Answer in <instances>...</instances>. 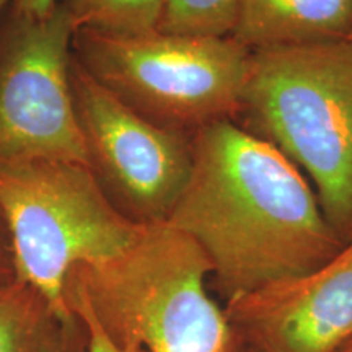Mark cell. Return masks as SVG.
Instances as JSON below:
<instances>
[{
  "instance_id": "obj_1",
  "label": "cell",
  "mask_w": 352,
  "mask_h": 352,
  "mask_svg": "<svg viewBox=\"0 0 352 352\" xmlns=\"http://www.w3.org/2000/svg\"><path fill=\"white\" fill-rule=\"evenodd\" d=\"M191 151L166 223L201 246L226 305L318 270L346 246L300 170L233 120L192 132Z\"/></svg>"
},
{
  "instance_id": "obj_2",
  "label": "cell",
  "mask_w": 352,
  "mask_h": 352,
  "mask_svg": "<svg viewBox=\"0 0 352 352\" xmlns=\"http://www.w3.org/2000/svg\"><path fill=\"white\" fill-rule=\"evenodd\" d=\"M212 264L170 223L145 226L126 252L69 271L64 300L114 344L144 352H241L243 346L208 292Z\"/></svg>"
},
{
  "instance_id": "obj_3",
  "label": "cell",
  "mask_w": 352,
  "mask_h": 352,
  "mask_svg": "<svg viewBox=\"0 0 352 352\" xmlns=\"http://www.w3.org/2000/svg\"><path fill=\"white\" fill-rule=\"evenodd\" d=\"M241 127L314 184L334 232L352 240V41L250 51Z\"/></svg>"
},
{
  "instance_id": "obj_4",
  "label": "cell",
  "mask_w": 352,
  "mask_h": 352,
  "mask_svg": "<svg viewBox=\"0 0 352 352\" xmlns=\"http://www.w3.org/2000/svg\"><path fill=\"white\" fill-rule=\"evenodd\" d=\"M0 212L10 235L15 277L33 285L65 320L69 271L111 259L139 239L145 226L126 217L90 166L33 160L0 166Z\"/></svg>"
},
{
  "instance_id": "obj_5",
  "label": "cell",
  "mask_w": 352,
  "mask_h": 352,
  "mask_svg": "<svg viewBox=\"0 0 352 352\" xmlns=\"http://www.w3.org/2000/svg\"><path fill=\"white\" fill-rule=\"evenodd\" d=\"M76 39L83 67L158 126L192 135L239 116L250 51L232 36H114L80 30Z\"/></svg>"
},
{
  "instance_id": "obj_6",
  "label": "cell",
  "mask_w": 352,
  "mask_h": 352,
  "mask_svg": "<svg viewBox=\"0 0 352 352\" xmlns=\"http://www.w3.org/2000/svg\"><path fill=\"white\" fill-rule=\"evenodd\" d=\"M76 33L60 2L44 19L19 13L3 33L0 166L33 160L90 166L70 83V44Z\"/></svg>"
},
{
  "instance_id": "obj_7",
  "label": "cell",
  "mask_w": 352,
  "mask_h": 352,
  "mask_svg": "<svg viewBox=\"0 0 352 352\" xmlns=\"http://www.w3.org/2000/svg\"><path fill=\"white\" fill-rule=\"evenodd\" d=\"M70 83L88 164L103 191L140 226L166 222L191 173V135L144 118L74 57Z\"/></svg>"
},
{
  "instance_id": "obj_8",
  "label": "cell",
  "mask_w": 352,
  "mask_h": 352,
  "mask_svg": "<svg viewBox=\"0 0 352 352\" xmlns=\"http://www.w3.org/2000/svg\"><path fill=\"white\" fill-rule=\"evenodd\" d=\"M243 349L338 352L352 341V240L331 261L228 302Z\"/></svg>"
},
{
  "instance_id": "obj_9",
  "label": "cell",
  "mask_w": 352,
  "mask_h": 352,
  "mask_svg": "<svg viewBox=\"0 0 352 352\" xmlns=\"http://www.w3.org/2000/svg\"><path fill=\"white\" fill-rule=\"evenodd\" d=\"M352 0H240L232 38L248 51L349 39Z\"/></svg>"
},
{
  "instance_id": "obj_10",
  "label": "cell",
  "mask_w": 352,
  "mask_h": 352,
  "mask_svg": "<svg viewBox=\"0 0 352 352\" xmlns=\"http://www.w3.org/2000/svg\"><path fill=\"white\" fill-rule=\"evenodd\" d=\"M85 323L65 320L33 285L0 283V352H88Z\"/></svg>"
},
{
  "instance_id": "obj_11",
  "label": "cell",
  "mask_w": 352,
  "mask_h": 352,
  "mask_svg": "<svg viewBox=\"0 0 352 352\" xmlns=\"http://www.w3.org/2000/svg\"><path fill=\"white\" fill-rule=\"evenodd\" d=\"M77 32L90 30L114 36L158 32L165 0H63Z\"/></svg>"
},
{
  "instance_id": "obj_12",
  "label": "cell",
  "mask_w": 352,
  "mask_h": 352,
  "mask_svg": "<svg viewBox=\"0 0 352 352\" xmlns=\"http://www.w3.org/2000/svg\"><path fill=\"white\" fill-rule=\"evenodd\" d=\"M240 0H165L158 32L228 38L235 30Z\"/></svg>"
},
{
  "instance_id": "obj_13",
  "label": "cell",
  "mask_w": 352,
  "mask_h": 352,
  "mask_svg": "<svg viewBox=\"0 0 352 352\" xmlns=\"http://www.w3.org/2000/svg\"><path fill=\"white\" fill-rule=\"evenodd\" d=\"M10 279H15V263H13L10 235L3 215L0 212V283H7Z\"/></svg>"
},
{
  "instance_id": "obj_14",
  "label": "cell",
  "mask_w": 352,
  "mask_h": 352,
  "mask_svg": "<svg viewBox=\"0 0 352 352\" xmlns=\"http://www.w3.org/2000/svg\"><path fill=\"white\" fill-rule=\"evenodd\" d=\"M78 318V316H77ZM88 329V336H90V344H88V352H144L140 349H132V347H120L109 340L101 329L96 327L91 320L80 318Z\"/></svg>"
},
{
  "instance_id": "obj_15",
  "label": "cell",
  "mask_w": 352,
  "mask_h": 352,
  "mask_svg": "<svg viewBox=\"0 0 352 352\" xmlns=\"http://www.w3.org/2000/svg\"><path fill=\"white\" fill-rule=\"evenodd\" d=\"M16 12L30 19H44L54 10L57 0H15Z\"/></svg>"
},
{
  "instance_id": "obj_16",
  "label": "cell",
  "mask_w": 352,
  "mask_h": 352,
  "mask_svg": "<svg viewBox=\"0 0 352 352\" xmlns=\"http://www.w3.org/2000/svg\"><path fill=\"white\" fill-rule=\"evenodd\" d=\"M338 352H352V341H349V342H347V344H346V346H342V347H341V349H340V351H338Z\"/></svg>"
},
{
  "instance_id": "obj_17",
  "label": "cell",
  "mask_w": 352,
  "mask_h": 352,
  "mask_svg": "<svg viewBox=\"0 0 352 352\" xmlns=\"http://www.w3.org/2000/svg\"><path fill=\"white\" fill-rule=\"evenodd\" d=\"M7 2H8V0H0V12H2V8L6 7Z\"/></svg>"
},
{
  "instance_id": "obj_18",
  "label": "cell",
  "mask_w": 352,
  "mask_h": 352,
  "mask_svg": "<svg viewBox=\"0 0 352 352\" xmlns=\"http://www.w3.org/2000/svg\"><path fill=\"white\" fill-rule=\"evenodd\" d=\"M241 352H253V351H248V349H243Z\"/></svg>"
},
{
  "instance_id": "obj_19",
  "label": "cell",
  "mask_w": 352,
  "mask_h": 352,
  "mask_svg": "<svg viewBox=\"0 0 352 352\" xmlns=\"http://www.w3.org/2000/svg\"><path fill=\"white\" fill-rule=\"evenodd\" d=\"M349 39H351V41H352V33H351V36H349Z\"/></svg>"
}]
</instances>
